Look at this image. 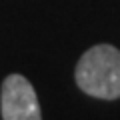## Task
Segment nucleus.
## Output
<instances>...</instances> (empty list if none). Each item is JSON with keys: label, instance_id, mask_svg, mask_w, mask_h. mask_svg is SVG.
Here are the masks:
<instances>
[{"label": "nucleus", "instance_id": "obj_1", "mask_svg": "<svg viewBox=\"0 0 120 120\" xmlns=\"http://www.w3.org/2000/svg\"><path fill=\"white\" fill-rule=\"evenodd\" d=\"M74 76L78 88L94 98H120V50L110 44L92 46L80 56Z\"/></svg>", "mask_w": 120, "mask_h": 120}, {"label": "nucleus", "instance_id": "obj_2", "mask_svg": "<svg viewBox=\"0 0 120 120\" xmlns=\"http://www.w3.org/2000/svg\"><path fill=\"white\" fill-rule=\"evenodd\" d=\"M2 120H42L36 90L22 74H10L0 92Z\"/></svg>", "mask_w": 120, "mask_h": 120}]
</instances>
